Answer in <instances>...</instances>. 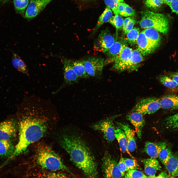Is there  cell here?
<instances>
[{
	"label": "cell",
	"instance_id": "ac0fdd59",
	"mask_svg": "<svg viewBox=\"0 0 178 178\" xmlns=\"http://www.w3.org/2000/svg\"><path fill=\"white\" fill-rule=\"evenodd\" d=\"M166 146L164 142L155 143L147 141L145 143L144 150L151 158H156L158 157L160 152L166 148Z\"/></svg>",
	"mask_w": 178,
	"mask_h": 178
},
{
	"label": "cell",
	"instance_id": "d4e9b609",
	"mask_svg": "<svg viewBox=\"0 0 178 178\" xmlns=\"http://www.w3.org/2000/svg\"><path fill=\"white\" fill-rule=\"evenodd\" d=\"M12 63L13 67L18 71L26 75H29L27 65L20 57L14 52L13 53Z\"/></svg>",
	"mask_w": 178,
	"mask_h": 178
},
{
	"label": "cell",
	"instance_id": "4316f807",
	"mask_svg": "<svg viewBox=\"0 0 178 178\" xmlns=\"http://www.w3.org/2000/svg\"><path fill=\"white\" fill-rule=\"evenodd\" d=\"M71 64L73 70L80 79L89 77L82 61H71Z\"/></svg>",
	"mask_w": 178,
	"mask_h": 178
},
{
	"label": "cell",
	"instance_id": "f1b7e54d",
	"mask_svg": "<svg viewBox=\"0 0 178 178\" xmlns=\"http://www.w3.org/2000/svg\"><path fill=\"white\" fill-rule=\"evenodd\" d=\"M117 11L118 15L125 17L134 16L136 15L134 9L128 4L122 2L118 4Z\"/></svg>",
	"mask_w": 178,
	"mask_h": 178
},
{
	"label": "cell",
	"instance_id": "db71d44e",
	"mask_svg": "<svg viewBox=\"0 0 178 178\" xmlns=\"http://www.w3.org/2000/svg\"><path fill=\"white\" fill-rule=\"evenodd\" d=\"M177 89H178V87H177Z\"/></svg>",
	"mask_w": 178,
	"mask_h": 178
},
{
	"label": "cell",
	"instance_id": "52a82bcc",
	"mask_svg": "<svg viewBox=\"0 0 178 178\" xmlns=\"http://www.w3.org/2000/svg\"><path fill=\"white\" fill-rule=\"evenodd\" d=\"M102 167L105 178H121L118 163L107 152L105 153L102 159Z\"/></svg>",
	"mask_w": 178,
	"mask_h": 178
},
{
	"label": "cell",
	"instance_id": "b9f144b4",
	"mask_svg": "<svg viewBox=\"0 0 178 178\" xmlns=\"http://www.w3.org/2000/svg\"><path fill=\"white\" fill-rule=\"evenodd\" d=\"M169 6L173 12L178 14V0H172Z\"/></svg>",
	"mask_w": 178,
	"mask_h": 178
},
{
	"label": "cell",
	"instance_id": "f546056e",
	"mask_svg": "<svg viewBox=\"0 0 178 178\" xmlns=\"http://www.w3.org/2000/svg\"><path fill=\"white\" fill-rule=\"evenodd\" d=\"M159 82L166 87L171 89H177L178 85L170 76L161 75L158 77Z\"/></svg>",
	"mask_w": 178,
	"mask_h": 178
},
{
	"label": "cell",
	"instance_id": "816d5d0a",
	"mask_svg": "<svg viewBox=\"0 0 178 178\" xmlns=\"http://www.w3.org/2000/svg\"><path fill=\"white\" fill-rule=\"evenodd\" d=\"M48 178H56L55 177H54L52 176V177H50Z\"/></svg>",
	"mask_w": 178,
	"mask_h": 178
},
{
	"label": "cell",
	"instance_id": "681fc988",
	"mask_svg": "<svg viewBox=\"0 0 178 178\" xmlns=\"http://www.w3.org/2000/svg\"><path fill=\"white\" fill-rule=\"evenodd\" d=\"M156 177L155 175L147 177L146 178H156Z\"/></svg>",
	"mask_w": 178,
	"mask_h": 178
},
{
	"label": "cell",
	"instance_id": "30bf717a",
	"mask_svg": "<svg viewBox=\"0 0 178 178\" xmlns=\"http://www.w3.org/2000/svg\"><path fill=\"white\" fill-rule=\"evenodd\" d=\"M92 127L94 130L100 131L108 141L111 142L114 140L115 128L110 119L107 118L102 120L93 125Z\"/></svg>",
	"mask_w": 178,
	"mask_h": 178
},
{
	"label": "cell",
	"instance_id": "83f0119b",
	"mask_svg": "<svg viewBox=\"0 0 178 178\" xmlns=\"http://www.w3.org/2000/svg\"><path fill=\"white\" fill-rule=\"evenodd\" d=\"M112 16L111 9L107 6L103 12L99 17L94 29L95 32L104 23L109 22Z\"/></svg>",
	"mask_w": 178,
	"mask_h": 178
},
{
	"label": "cell",
	"instance_id": "3957f363",
	"mask_svg": "<svg viewBox=\"0 0 178 178\" xmlns=\"http://www.w3.org/2000/svg\"><path fill=\"white\" fill-rule=\"evenodd\" d=\"M36 152V162L42 168L53 171L62 170L72 174L60 156L49 146L40 144L37 147Z\"/></svg>",
	"mask_w": 178,
	"mask_h": 178
},
{
	"label": "cell",
	"instance_id": "4dcf8cb0",
	"mask_svg": "<svg viewBox=\"0 0 178 178\" xmlns=\"http://www.w3.org/2000/svg\"><path fill=\"white\" fill-rule=\"evenodd\" d=\"M29 2V0H14L15 8L16 11L19 14L24 15Z\"/></svg>",
	"mask_w": 178,
	"mask_h": 178
},
{
	"label": "cell",
	"instance_id": "c3c4849f",
	"mask_svg": "<svg viewBox=\"0 0 178 178\" xmlns=\"http://www.w3.org/2000/svg\"><path fill=\"white\" fill-rule=\"evenodd\" d=\"M9 0H0V2L4 3L8 1Z\"/></svg>",
	"mask_w": 178,
	"mask_h": 178
},
{
	"label": "cell",
	"instance_id": "11a10c76",
	"mask_svg": "<svg viewBox=\"0 0 178 178\" xmlns=\"http://www.w3.org/2000/svg\"></svg>",
	"mask_w": 178,
	"mask_h": 178
},
{
	"label": "cell",
	"instance_id": "277c9868",
	"mask_svg": "<svg viewBox=\"0 0 178 178\" xmlns=\"http://www.w3.org/2000/svg\"><path fill=\"white\" fill-rule=\"evenodd\" d=\"M139 24L142 28H153L158 32L166 34L169 29L168 20L163 14L145 10L142 12Z\"/></svg>",
	"mask_w": 178,
	"mask_h": 178
},
{
	"label": "cell",
	"instance_id": "836d02e7",
	"mask_svg": "<svg viewBox=\"0 0 178 178\" xmlns=\"http://www.w3.org/2000/svg\"><path fill=\"white\" fill-rule=\"evenodd\" d=\"M124 20L123 18L120 15L116 14L112 16L108 22L117 30H120L122 28Z\"/></svg>",
	"mask_w": 178,
	"mask_h": 178
},
{
	"label": "cell",
	"instance_id": "ba28073f",
	"mask_svg": "<svg viewBox=\"0 0 178 178\" xmlns=\"http://www.w3.org/2000/svg\"><path fill=\"white\" fill-rule=\"evenodd\" d=\"M63 62L64 65L63 83L58 89L52 92L53 94L57 93L64 87L77 83L80 79L72 68L71 61L65 59L63 60Z\"/></svg>",
	"mask_w": 178,
	"mask_h": 178
},
{
	"label": "cell",
	"instance_id": "603a6c76",
	"mask_svg": "<svg viewBox=\"0 0 178 178\" xmlns=\"http://www.w3.org/2000/svg\"><path fill=\"white\" fill-rule=\"evenodd\" d=\"M15 149V147L10 140H0V157L10 158Z\"/></svg>",
	"mask_w": 178,
	"mask_h": 178
},
{
	"label": "cell",
	"instance_id": "74e56055",
	"mask_svg": "<svg viewBox=\"0 0 178 178\" xmlns=\"http://www.w3.org/2000/svg\"><path fill=\"white\" fill-rule=\"evenodd\" d=\"M163 3V0H145V2L146 6L151 8L159 7Z\"/></svg>",
	"mask_w": 178,
	"mask_h": 178
},
{
	"label": "cell",
	"instance_id": "8992f818",
	"mask_svg": "<svg viewBox=\"0 0 178 178\" xmlns=\"http://www.w3.org/2000/svg\"><path fill=\"white\" fill-rule=\"evenodd\" d=\"M89 76L99 77L103 73L105 60L101 57H92L82 61Z\"/></svg>",
	"mask_w": 178,
	"mask_h": 178
},
{
	"label": "cell",
	"instance_id": "f35d334b",
	"mask_svg": "<svg viewBox=\"0 0 178 178\" xmlns=\"http://www.w3.org/2000/svg\"><path fill=\"white\" fill-rule=\"evenodd\" d=\"M124 161L127 168L129 170H136L138 168V164L136 161L133 159L124 158Z\"/></svg>",
	"mask_w": 178,
	"mask_h": 178
},
{
	"label": "cell",
	"instance_id": "ab89813d",
	"mask_svg": "<svg viewBox=\"0 0 178 178\" xmlns=\"http://www.w3.org/2000/svg\"><path fill=\"white\" fill-rule=\"evenodd\" d=\"M118 169L120 172L122 176H124L128 171V170L124 161V158L121 157L118 163Z\"/></svg>",
	"mask_w": 178,
	"mask_h": 178
},
{
	"label": "cell",
	"instance_id": "7a4b0ae2",
	"mask_svg": "<svg viewBox=\"0 0 178 178\" xmlns=\"http://www.w3.org/2000/svg\"><path fill=\"white\" fill-rule=\"evenodd\" d=\"M60 143L71 161L82 171L86 178H99L95 158L80 138L75 135L65 134L61 137Z\"/></svg>",
	"mask_w": 178,
	"mask_h": 178
},
{
	"label": "cell",
	"instance_id": "60d3db41",
	"mask_svg": "<svg viewBox=\"0 0 178 178\" xmlns=\"http://www.w3.org/2000/svg\"><path fill=\"white\" fill-rule=\"evenodd\" d=\"M136 22V21L133 17L127 25L125 28L123 30L124 34L126 35L133 28Z\"/></svg>",
	"mask_w": 178,
	"mask_h": 178
},
{
	"label": "cell",
	"instance_id": "f6af8a7d",
	"mask_svg": "<svg viewBox=\"0 0 178 178\" xmlns=\"http://www.w3.org/2000/svg\"><path fill=\"white\" fill-rule=\"evenodd\" d=\"M133 17H130L126 18L124 20L123 26L122 29L124 30L130 21L132 19Z\"/></svg>",
	"mask_w": 178,
	"mask_h": 178
},
{
	"label": "cell",
	"instance_id": "e0dca14e",
	"mask_svg": "<svg viewBox=\"0 0 178 178\" xmlns=\"http://www.w3.org/2000/svg\"><path fill=\"white\" fill-rule=\"evenodd\" d=\"M125 45L121 42L115 41L104 53L107 57V59L105 61L104 65L114 62Z\"/></svg>",
	"mask_w": 178,
	"mask_h": 178
},
{
	"label": "cell",
	"instance_id": "f5cc1de1",
	"mask_svg": "<svg viewBox=\"0 0 178 178\" xmlns=\"http://www.w3.org/2000/svg\"><path fill=\"white\" fill-rule=\"evenodd\" d=\"M86 0V1H91V0Z\"/></svg>",
	"mask_w": 178,
	"mask_h": 178
},
{
	"label": "cell",
	"instance_id": "f907efd6",
	"mask_svg": "<svg viewBox=\"0 0 178 178\" xmlns=\"http://www.w3.org/2000/svg\"><path fill=\"white\" fill-rule=\"evenodd\" d=\"M169 178H178L176 177L171 176H170V177L169 176Z\"/></svg>",
	"mask_w": 178,
	"mask_h": 178
},
{
	"label": "cell",
	"instance_id": "2e32d148",
	"mask_svg": "<svg viewBox=\"0 0 178 178\" xmlns=\"http://www.w3.org/2000/svg\"><path fill=\"white\" fill-rule=\"evenodd\" d=\"M117 125L123 131L126 135L127 143L128 149L130 152H134L136 147L134 131L128 124L123 122H119Z\"/></svg>",
	"mask_w": 178,
	"mask_h": 178
},
{
	"label": "cell",
	"instance_id": "bcb514c9",
	"mask_svg": "<svg viewBox=\"0 0 178 178\" xmlns=\"http://www.w3.org/2000/svg\"><path fill=\"white\" fill-rule=\"evenodd\" d=\"M169 176L165 172H163L156 177V178H169Z\"/></svg>",
	"mask_w": 178,
	"mask_h": 178
},
{
	"label": "cell",
	"instance_id": "7dc6e473",
	"mask_svg": "<svg viewBox=\"0 0 178 178\" xmlns=\"http://www.w3.org/2000/svg\"><path fill=\"white\" fill-rule=\"evenodd\" d=\"M163 3L168 5L170 3L172 0H163Z\"/></svg>",
	"mask_w": 178,
	"mask_h": 178
},
{
	"label": "cell",
	"instance_id": "4fadbf2b",
	"mask_svg": "<svg viewBox=\"0 0 178 178\" xmlns=\"http://www.w3.org/2000/svg\"><path fill=\"white\" fill-rule=\"evenodd\" d=\"M17 127L16 123L10 120L0 123V140H10L15 135Z\"/></svg>",
	"mask_w": 178,
	"mask_h": 178
},
{
	"label": "cell",
	"instance_id": "ffe728a7",
	"mask_svg": "<svg viewBox=\"0 0 178 178\" xmlns=\"http://www.w3.org/2000/svg\"><path fill=\"white\" fill-rule=\"evenodd\" d=\"M161 108L164 109H178V95H169L159 99Z\"/></svg>",
	"mask_w": 178,
	"mask_h": 178
},
{
	"label": "cell",
	"instance_id": "7402d4cb",
	"mask_svg": "<svg viewBox=\"0 0 178 178\" xmlns=\"http://www.w3.org/2000/svg\"><path fill=\"white\" fill-rule=\"evenodd\" d=\"M115 129V137L117 140L121 151L133 157L128 149L127 141L123 131L119 126Z\"/></svg>",
	"mask_w": 178,
	"mask_h": 178
},
{
	"label": "cell",
	"instance_id": "ee69618b",
	"mask_svg": "<svg viewBox=\"0 0 178 178\" xmlns=\"http://www.w3.org/2000/svg\"><path fill=\"white\" fill-rule=\"evenodd\" d=\"M170 76L178 85V72L171 73Z\"/></svg>",
	"mask_w": 178,
	"mask_h": 178
},
{
	"label": "cell",
	"instance_id": "5b68a950",
	"mask_svg": "<svg viewBox=\"0 0 178 178\" xmlns=\"http://www.w3.org/2000/svg\"><path fill=\"white\" fill-rule=\"evenodd\" d=\"M160 108L159 99L147 97L139 100L132 111L137 112L144 115L154 113Z\"/></svg>",
	"mask_w": 178,
	"mask_h": 178
},
{
	"label": "cell",
	"instance_id": "9a60e30c",
	"mask_svg": "<svg viewBox=\"0 0 178 178\" xmlns=\"http://www.w3.org/2000/svg\"><path fill=\"white\" fill-rule=\"evenodd\" d=\"M143 115L136 111H132L127 115V118L134 126L138 137L140 139L142 136V128L145 124Z\"/></svg>",
	"mask_w": 178,
	"mask_h": 178
},
{
	"label": "cell",
	"instance_id": "1f68e13d",
	"mask_svg": "<svg viewBox=\"0 0 178 178\" xmlns=\"http://www.w3.org/2000/svg\"><path fill=\"white\" fill-rule=\"evenodd\" d=\"M166 128L172 129H178V112L168 117L165 121Z\"/></svg>",
	"mask_w": 178,
	"mask_h": 178
},
{
	"label": "cell",
	"instance_id": "6da1fadb",
	"mask_svg": "<svg viewBox=\"0 0 178 178\" xmlns=\"http://www.w3.org/2000/svg\"><path fill=\"white\" fill-rule=\"evenodd\" d=\"M19 105L21 110L19 139L11 158L22 153L48 133L55 117L53 105L39 97H25Z\"/></svg>",
	"mask_w": 178,
	"mask_h": 178
},
{
	"label": "cell",
	"instance_id": "5bb4252c",
	"mask_svg": "<svg viewBox=\"0 0 178 178\" xmlns=\"http://www.w3.org/2000/svg\"><path fill=\"white\" fill-rule=\"evenodd\" d=\"M136 44L137 45V49L143 56L151 53L156 49L142 31L139 33Z\"/></svg>",
	"mask_w": 178,
	"mask_h": 178
},
{
	"label": "cell",
	"instance_id": "d6986e66",
	"mask_svg": "<svg viewBox=\"0 0 178 178\" xmlns=\"http://www.w3.org/2000/svg\"><path fill=\"white\" fill-rule=\"evenodd\" d=\"M143 60V56L137 49L133 50L131 57L125 66L124 71H131L136 70Z\"/></svg>",
	"mask_w": 178,
	"mask_h": 178
},
{
	"label": "cell",
	"instance_id": "7c38bea8",
	"mask_svg": "<svg viewBox=\"0 0 178 178\" xmlns=\"http://www.w3.org/2000/svg\"><path fill=\"white\" fill-rule=\"evenodd\" d=\"M133 50L125 45L114 62L111 69L118 72L124 71L125 66L131 57Z\"/></svg>",
	"mask_w": 178,
	"mask_h": 178
},
{
	"label": "cell",
	"instance_id": "d590c367",
	"mask_svg": "<svg viewBox=\"0 0 178 178\" xmlns=\"http://www.w3.org/2000/svg\"><path fill=\"white\" fill-rule=\"evenodd\" d=\"M124 176V178H146L147 177L142 172L136 170H129Z\"/></svg>",
	"mask_w": 178,
	"mask_h": 178
},
{
	"label": "cell",
	"instance_id": "d6a6232c",
	"mask_svg": "<svg viewBox=\"0 0 178 178\" xmlns=\"http://www.w3.org/2000/svg\"><path fill=\"white\" fill-rule=\"evenodd\" d=\"M140 30L138 28H133L126 34V39L131 44H136L137 40L139 34Z\"/></svg>",
	"mask_w": 178,
	"mask_h": 178
},
{
	"label": "cell",
	"instance_id": "484cf974",
	"mask_svg": "<svg viewBox=\"0 0 178 178\" xmlns=\"http://www.w3.org/2000/svg\"><path fill=\"white\" fill-rule=\"evenodd\" d=\"M169 175L178 177V157L172 154L167 163L164 165Z\"/></svg>",
	"mask_w": 178,
	"mask_h": 178
},
{
	"label": "cell",
	"instance_id": "44dd1931",
	"mask_svg": "<svg viewBox=\"0 0 178 178\" xmlns=\"http://www.w3.org/2000/svg\"><path fill=\"white\" fill-rule=\"evenodd\" d=\"M144 165L145 172L149 176L155 175L157 171L160 170L161 167L157 160L151 158L142 160Z\"/></svg>",
	"mask_w": 178,
	"mask_h": 178
},
{
	"label": "cell",
	"instance_id": "cb8c5ba5",
	"mask_svg": "<svg viewBox=\"0 0 178 178\" xmlns=\"http://www.w3.org/2000/svg\"><path fill=\"white\" fill-rule=\"evenodd\" d=\"M142 31L156 49L159 46L161 38L157 31L153 28H149L145 29Z\"/></svg>",
	"mask_w": 178,
	"mask_h": 178
},
{
	"label": "cell",
	"instance_id": "9c48e42d",
	"mask_svg": "<svg viewBox=\"0 0 178 178\" xmlns=\"http://www.w3.org/2000/svg\"><path fill=\"white\" fill-rule=\"evenodd\" d=\"M115 41L114 37L107 29L102 30L94 44L96 50L105 53Z\"/></svg>",
	"mask_w": 178,
	"mask_h": 178
},
{
	"label": "cell",
	"instance_id": "8d00e7d4",
	"mask_svg": "<svg viewBox=\"0 0 178 178\" xmlns=\"http://www.w3.org/2000/svg\"><path fill=\"white\" fill-rule=\"evenodd\" d=\"M104 1L107 6L112 10L115 15H118L117 11L118 4L120 2H123L124 0H104Z\"/></svg>",
	"mask_w": 178,
	"mask_h": 178
},
{
	"label": "cell",
	"instance_id": "e575fe53",
	"mask_svg": "<svg viewBox=\"0 0 178 178\" xmlns=\"http://www.w3.org/2000/svg\"><path fill=\"white\" fill-rule=\"evenodd\" d=\"M172 154L170 149L165 148L162 150L160 153L159 158L161 162L165 165L168 162Z\"/></svg>",
	"mask_w": 178,
	"mask_h": 178
},
{
	"label": "cell",
	"instance_id": "8fae6325",
	"mask_svg": "<svg viewBox=\"0 0 178 178\" xmlns=\"http://www.w3.org/2000/svg\"><path fill=\"white\" fill-rule=\"evenodd\" d=\"M52 0H30L24 14L25 18L31 19L38 15Z\"/></svg>",
	"mask_w": 178,
	"mask_h": 178
},
{
	"label": "cell",
	"instance_id": "7bdbcfd3",
	"mask_svg": "<svg viewBox=\"0 0 178 178\" xmlns=\"http://www.w3.org/2000/svg\"><path fill=\"white\" fill-rule=\"evenodd\" d=\"M52 176L56 178H70L67 175L62 173L53 174Z\"/></svg>",
	"mask_w": 178,
	"mask_h": 178
}]
</instances>
